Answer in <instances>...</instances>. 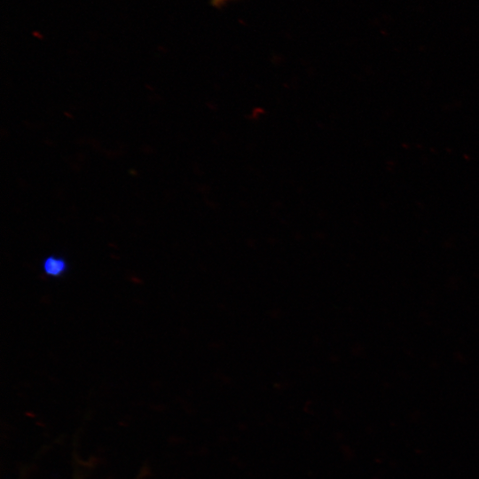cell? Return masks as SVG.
Returning a JSON list of instances; mask_svg holds the SVG:
<instances>
[{"mask_svg": "<svg viewBox=\"0 0 479 479\" xmlns=\"http://www.w3.org/2000/svg\"><path fill=\"white\" fill-rule=\"evenodd\" d=\"M67 267L64 258L52 255L44 258L42 264L44 274L52 278L62 276L67 271Z\"/></svg>", "mask_w": 479, "mask_h": 479, "instance_id": "1", "label": "cell"}, {"mask_svg": "<svg viewBox=\"0 0 479 479\" xmlns=\"http://www.w3.org/2000/svg\"><path fill=\"white\" fill-rule=\"evenodd\" d=\"M212 1H213V4H214L221 5V4L226 3V2L229 1V0H212Z\"/></svg>", "mask_w": 479, "mask_h": 479, "instance_id": "2", "label": "cell"}]
</instances>
